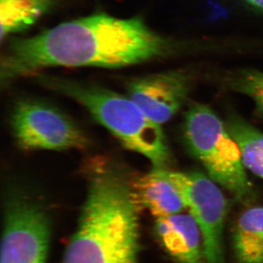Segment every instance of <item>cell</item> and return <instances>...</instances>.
<instances>
[{
	"label": "cell",
	"mask_w": 263,
	"mask_h": 263,
	"mask_svg": "<svg viewBox=\"0 0 263 263\" xmlns=\"http://www.w3.org/2000/svg\"><path fill=\"white\" fill-rule=\"evenodd\" d=\"M168 48V42L139 17L97 13L11 40L2 58L1 80L9 82L48 67L136 65L163 56Z\"/></svg>",
	"instance_id": "1"
},
{
	"label": "cell",
	"mask_w": 263,
	"mask_h": 263,
	"mask_svg": "<svg viewBox=\"0 0 263 263\" xmlns=\"http://www.w3.org/2000/svg\"><path fill=\"white\" fill-rule=\"evenodd\" d=\"M87 194L63 263H138L139 211L134 180L114 164L87 171Z\"/></svg>",
	"instance_id": "2"
},
{
	"label": "cell",
	"mask_w": 263,
	"mask_h": 263,
	"mask_svg": "<svg viewBox=\"0 0 263 263\" xmlns=\"http://www.w3.org/2000/svg\"><path fill=\"white\" fill-rule=\"evenodd\" d=\"M40 81L82 105L123 146L148 159L154 168L164 169L168 163L170 152L160 124L127 95L60 78L41 77Z\"/></svg>",
	"instance_id": "3"
},
{
	"label": "cell",
	"mask_w": 263,
	"mask_h": 263,
	"mask_svg": "<svg viewBox=\"0 0 263 263\" xmlns=\"http://www.w3.org/2000/svg\"><path fill=\"white\" fill-rule=\"evenodd\" d=\"M183 136L188 148L211 179L239 202L252 197L253 186L246 173L238 143L212 109L201 104L192 105L185 115Z\"/></svg>",
	"instance_id": "4"
},
{
	"label": "cell",
	"mask_w": 263,
	"mask_h": 263,
	"mask_svg": "<svg viewBox=\"0 0 263 263\" xmlns=\"http://www.w3.org/2000/svg\"><path fill=\"white\" fill-rule=\"evenodd\" d=\"M164 172L200 228L205 262L226 263L223 233L228 204L224 194L214 180L202 173L165 169Z\"/></svg>",
	"instance_id": "5"
},
{
	"label": "cell",
	"mask_w": 263,
	"mask_h": 263,
	"mask_svg": "<svg viewBox=\"0 0 263 263\" xmlns=\"http://www.w3.org/2000/svg\"><path fill=\"white\" fill-rule=\"evenodd\" d=\"M10 123L17 144L23 150H83L89 146L87 137L70 118L43 102H18Z\"/></svg>",
	"instance_id": "6"
},
{
	"label": "cell",
	"mask_w": 263,
	"mask_h": 263,
	"mask_svg": "<svg viewBox=\"0 0 263 263\" xmlns=\"http://www.w3.org/2000/svg\"><path fill=\"white\" fill-rule=\"evenodd\" d=\"M48 234L42 207L27 197H13L5 210L1 263H45Z\"/></svg>",
	"instance_id": "7"
},
{
	"label": "cell",
	"mask_w": 263,
	"mask_h": 263,
	"mask_svg": "<svg viewBox=\"0 0 263 263\" xmlns=\"http://www.w3.org/2000/svg\"><path fill=\"white\" fill-rule=\"evenodd\" d=\"M190 80L181 71H169L133 79L127 96L143 113L159 124L179 111L187 97Z\"/></svg>",
	"instance_id": "8"
},
{
	"label": "cell",
	"mask_w": 263,
	"mask_h": 263,
	"mask_svg": "<svg viewBox=\"0 0 263 263\" xmlns=\"http://www.w3.org/2000/svg\"><path fill=\"white\" fill-rule=\"evenodd\" d=\"M156 233L164 249L179 263H203L202 237L190 214H174L157 218Z\"/></svg>",
	"instance_id": "9"
},
{
	"label": "cell",
	"mask_w": 263,
	"mask_h": 263,
	"mask_svg": "<svg viewBox=\"0 0 263 263\" xmlns=\"http://www.w3.org/2000/svg\"><path fill=\"white\" fill-rule=\"evenodd\" d=\"M135 190L142 207L156 218L180 214L186 209L179 192L164 169L152 170L134 180Z\"/></svg>",
	"instance_id": "10"
},
{
	"label": "cell",
	"mask_w": 263,
	"mask_h": 263,
	"mask_svg": "<svg viewBox=\"0 0 263 263\" xmlns=\"http://www.w3.org/2000/svg\"><path fill=\"white\" fill-rule=\"evenodd\" d=\"M233 241L238 263H263V207L250 208L240 214Z\"/></svg>",
	"instance_id": "11"
},
{
	"label": "cell",
	"mask_w": 263,
	"mask_h": 263,
	"mask_svg": "<svg viewBox=\"0 0 263 263\" xmlns=\"http://www.w3.org/2000/svg\"><path fill=\"white\" fill-rule=\"evenodd\" d=\"M57 0H0L2 40L23 32L49 12Z\"/></svg>",
	"instance_id": "12"
},
{
	"label": "cell",
	"mask_w": 263,
	"mask_h": 263,
	"mask_svg": "<svg viewBox=\"0 0 263 263\" xmlns=\"http://www.w3.org/2000/svg\"><path fill=\"white\" fill-rule=\"evenodd\" d=\"M226 126L238 143L245 167L263 180V133L240 118H230Z\"/></svg>",
	"instance_id": "13"
},
{
	"label": "cell",
	"mask_w": 263,
	"mask_h": 263,
	"mask_svg": "<svg viewBox=\"0 0 263 263\" xmlns=\"http://www.w3.org/2000/svg\"><path fill=\"white\" fill-rule=\"evenodd\" d=\"M229 84L235 91L250 97L263 116V72L240 71L231 78Z\"/></svg>",
	"instance_id": "14"
},
{
	"label": "cell",
	"mask_w": 263,
	"mask_h": 263,
	"mask_svg": "<svg viewBox=\"0 0 263 263\" xmlns=\"http://www.w3.org/2000/svg\"><path fill=\"white\" fill-rule=\"evenodd\" d=\"M249 5L263 12V0H245Z\"/></svg>",
	"instance_id": "15"
}]
</instances>
